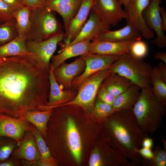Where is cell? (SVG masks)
<instances>
[{
    "label": "cell",
    "instance_id": "1",
    "mask_svg": "<svg viewBox=\"0 0 166 166\" xmlns=\"http://www.w3.org/2000/svg\"><path fill=\"white\" fill-rule=\"evenodd\" d=\"M49 75L28 55L0 58V113L19 117L45 110Z\"/></svg>",
    "mask_w": 166,
    "mask_h": 166
},
{
    "label": "cell",
    "instance_id": "2",
    "mask_svg": "<svg viewBox=\"0 0 166 166\" xmlns=\"http://www.w3.org/2000/svg\"><path fill=\"white\" fill-rule=\"evenodd\" d=\"M104 121L113 148L133 166H140L141 158L137 151L145 134L140 128L132 109L115 111Z\"/></svg>",
    "mask_w": 166,
    "mask_h": 166
},
{
    "label": "cell",
    "instance_id": "3",
    "mask_svg": "<svg viewBox=\"0 0 166 166\" xmlns=\"http://www.w3.org/2000/svg\"><path fill=\"white\" fill-rule=\"evenodd\" d=\"M132 111L140 128L145 135L157 130L166 113V106L158 99L151 86L141 89Z\"/></svg>",
    "mask_w": 166,
    "mask_h": 166
},
{
    "label": "cell",
    "instance_id": "4",
    "mask_svg": "<svg viewBox=\"0 0 166 166\" xmlns=\"http://www.w3.org/2000/svg\"><path fill=\"white\" fill-rule=\"evenodd\" d=\"M152 67L143 59L136 58L129 52L120 56L109 66L111 73L121 75L141 89L151 86Z\"/></svg>",
    "mask_w": 166,
    "mask_h": 166
},
{
    "label": "cell",
    "instance_id": "5",
    "mask_svg": "<svg viewBox=\"0 0 166 166\" xmlns=\"http://www.w3.org/2000/svg\"><path fill=\"white\" fill-rule=\"evenodd\" d=\"M53 11L45 7L32 10L30 28L26 41H42L63 32V26Z\"/></svg>",
    "mask_w": 166,
    "mask_h": 166
},
{
    "label": "cell",
    "instance_id": "6",
    "mask_svg": "<svg viewBox=\"0 0 166 166\" xmlns=\"http://www.w3.org/2000/svg\"><path fill=\"white\" fill-rule=\"evenodd\" d=\"M111 73L109 67L90 76L79 85L78 92L74 99L58 107L75 105L81 107L85 111L93 112L98 90Z\"/></svg>",
    "mask_w": 166,
    "mask_h": 166
},
{
    "label": "cell",
    "instance_id": "7",
    "mask_svg": "<svg viewBox=\"0 0 166 166\" xmlns=\"http://www.w3.org/2000/svg\"><path fill=\"white\" fill-rule=\"evenodd\" d=\"M64 34L63 32L44 41L26 40L27 49L32 54L28 56L41 68L49 70L51 58L57 45L63 40Z\"/></svg>",
    "mask_w": 166,
    "mask_h": 166
},
{
    "label": "cell",
    "instance_id": "8",
    "mask_svg": "<svg viewBox=\"0 0 166 166\" xmlns=\"http://www.w3.org/2000/svg\"><path fill=\"white\" fill-rule=\"evenodd\" d=\"M111 26L103 20L98 14L92 8L89 18L77 36L71 42L66 45L60 42L61 50L76 43L89 40L92 41L96 40L101 34L110 30Z\"/></svg>",
    "mask_w": 166,
    "mask_h": 166
},
{
    "label": "cell",
    "instance_id": "9",
    "mask_svg": "<svg viewBox=\"0 0 166 166\" xmlns=\"http://www.w3.org/2000/svg\"><path fill=\"white\" fill-rule=\"evenodd\" d=\"M33 124L22 117H12L0 113V136L13 139L21 143L25 133L31 131Z\"/></svg>",
    "mask_w": 166,
    "mask_h": 166
},
{
    "label": "cell",
    "instance_id": "10",
    "mask_svg": "<svg viewBox=\"0 0 166 166\" xmlns=\"http://www.w3.org/2000/svg\"><path fill=\"white\" fill-rule=\"evenodd\" d=\"M150 0H130L124 6L127 20L135 26L140 32L142 36L147 39L154 37L153 32L147 26L143 13L149 4Z\"/></svg>",
    "mask_w": 166,
    "mask_h": 166
},
{
    "label": "cell",
    "instance_id": "11",
    "mask_svg": "<svg viewBox=\"0 0 166 166\" xmlns=\"http://www.w3.org/2000/svg\"><path fill=\"white\" fill-rule=\"evenodd\" d=\"M85 64L83 73L76 77L72 84L79 86L86 79L97 72L109 67L120 56L88 53L81 56Z\"/></svg>",
    "mask_w": 166,
    "mask_h": 166
},
{
    "label": "cell",
    "instance_id": "12",
    "mask_svg": "<svg viewBox=\"0 0 166 166\" xmlns=\"http://www.w3.org/2000/svg\"><path fill=\"white\" fill-rule=\"evenodd\" d=\"M122 5L120 0H96L92 8L106 24L115 26L123 19L127 18Z\"/></svg>",
    "mask_w": 166,
    "mask_h": 166
},
{
    "label": "cell",
    "instance_id": "13",
    "mask_svg": "<svg viewBox=\"0 0 166 166\" xmlns=\"http://www.w3.org/2000/svg\"><path fill=\"white\" fill-rule=\"evenodd\" d=\"M161 0H150L148 6L144 11L143 16L146 23L151 30L156 33V37L152 42L158 47L166 46V37L162 29L160 12Z\"/></svg>",
    "mask_w": 166,
    "mask_h": 166
},
{
    "label": "cell",
    "instance_id": "14",
    "mask_svg": "<svg viewBox=\"0 0 166 166\" xmlns=\"http://www.w3.org/2000/svg\"><path fill=\"white\" fill-rule=\"evenodd\" d=\"M96 0H82L76 15L70 21L65 31L63 41L66 45L73 41L78 34L86 23L89 13Z\"/></svg>",
    "mask_w": 166,
    "mask_h": 166
},
{
    "label": "cell",
    "instance_id": "15",
    "mask_svg": "<svg viewBox=\"0 0 166 166\" xmlns=\"http://www.w3.org/2000/svg\"><path fill=\"white\" fill-rule=\"evenodd\" d=\"M85 67V61L81 56L70 63L63 62L53 70V74L57 82L68 89L73 80L84 70Z\"/></svg>",
    "mask_w": 166,
    "mask_h": 166
},
{
    "label": "cell",
    "instance_id": "16",
    "mask_svg": "<svg viewBox=\"0 0 166 166\" xmlns=\"http://www.w3.org/2000/svg\"><path fill=\"white\" fill-rule=\"evenodd\" d=\"M82 0H46L45 7L58 13L62 18L65 31L77 12Z\"/></svg>",
    "mask_w": 166,
    "mask_h": 166
},
{
    "label": "cell",
    "instance_id": "17",
    "mask_svg": "<svg viewBox=\"0 0 166 166\" xmlns=\"http://www.w3.org/2000/svg\"><path fill=\"white\" fill-rule=\"evenodd\" d=\"M49 73L50 92L46 110L53 109L66 103L74 99L76 95L71 90H63L64 87L58 84L53 70L49 69Z\"/></svg>",
    "mask_w": 166,
    "mask_h": 166
},
{
    "label": "cell",
    "instance_id": "18",
    "mask_svg": "<svg viewBox=\"0 0 166 166\" xmlns=\"http://www.w3.org/2000/svg\"><path fill=\"white\" fill-rule=\"evenodd\" d=\"M10 156L29 161L36 160L40 158L35 138L31 131H28L25 133L21 143L13 151Z\"/></svg>",
    "mask_w": 166,
    "mask_h": 166
},
{
    "label": "cell",
    "instance_id": "19",
    "mask_svg": "<svg viewBox=\"0 0 166 166\" xmlns=\"http://www.w3.org/2000/svg\"><path fill=\"white\" fill-rule=\"evenodd\" d=\"M135 41L115 42L94 41L91 42L89 53L120 56L129 52L130 47Z\"/></svg>",
    "mask_w": 166,
    "mask_h": 166
},
{
    "label": "cell",
    "instance_id": "20",
    "mask_svg": "<svg viewBox=\"0 0 166 166\" xmlns=\"http://www.w3.org/2000/svg\"><path fill=\"white\" fill-rule=\"evenodd\" d=\"M91 42L89 40H84L59 50L58 54L52 57L49 69L53 70L69 58L89 53Z\"/></svg>",
    "mask_w": 166,
    "mask_h": 166
},
{
    "label": "cell",
    "instance_id": "21",
    "mask_svg": "<svg viewBox=\"0 0 166 166\" xmlns=\"http://www.w3.org/2000/svg\"><path fill=\"white\" fill-rule=\"evenodd\" d=\"M142 37L139 30L127 21V25L124 27L114 31L107 30L101 34L94 41L124 42L140 40Z\"/></svg>",
    "mask_w": 166,
    "mask_h": 166
},
{
    "label": "cell",
    "instance_id": "22",
    "mask_svg": "<svg viewBox=\"0 0 166 166\" xmlns=\"http://www.w3.org/2000/svg\"><path fill=\"white\" fill-rule=\"evenodd\" d=\"M141 89L132 84L125 91L115 97L112 105L114 111L132 109L139 98Z\"/></svg>",
    "mask_w": 166,
    "mask_h": 166
},
{
    "label": "cell",
    "instance_id": "23",
    "mask_svg": "<svg viewBox=\"0 0 166 166\" xmlns=\"http://www.w3.org/2000/svg\"><path fill=\"white\" fill-rule=\"evenodd\" d=\"M66 138L69 148L76 162L80 163L81 160L82 143L81 137L76 124L71 117L67 123Z\"/></svg>",
    "mask_w": 166,
    "mask_h": 166
},
{
    "label": "cell",
    "instance_id": "24",
    "mask_svg": "<svg viewBox=\"0 0 166 166\" xmlns=\"http://www.w3.org/2000/svg\"><path fill=\"white\" fill-rule=\"evenodd\" d=\"M26 41V36L18 35L12 40L0 45V58L32 55L27 49Z\"/></svg>",
    "mask_w": 166,
    "mask_h": 166
},
{
    "label": "cell",
    "instance_id": "25",
    "mask_svg": "<svg viewBox=\"0 0 166 166\" xmlns=\"http://www.w3.org/2000/svg\"><path fill=\"white\" fill-rule=\"evenodd\" d=\"M132 84L130 81L124 77L111 73L101 85L115 97L126 90Z\"/></svg>",
    "mask_w": 166,
    "mask_h": 166
},
{
    "label": "cell",
    "instance_id": "26",
    "mask_svg": "<svg viewBox=\"0 0 166 166\" xmlns=\"http://www.w3.org/2000/svg\"><path fill=\"white\" fill-rule=\"evenodd\" d=\"M53 109L43 111H27L25 113L22 117L34 125L43 138H45L48 123Z\"/></svg>",
    "mask_w": 166,
    "mask_h": 166
},
{
    "label": "cell",
    "instance_id": "27",
    "mask_svg": "<svg viewBox=\"0 0 166 166\" xmlns=\"http://www.w3.org/2000/svg\"><path fill=\"white\" fill-rule=\"evenodd\" d=\"M31 12L32 9L26 6H21L14 10L13 17L16 22L18 35L26 36L31 24Z\"/></svg>",
    "mask_w": 166,
    "mask_h": 166
},
{
    "label": "cell",
    "instance_id": "28",
    "mask_svg": "<svg viewBox=\"0 0 166 166\" xmlns=\"http://www.w3.org/2000/svg\"><path fill=\"white\" fill-rule=\"evenodd\" d=\"M151 86L160 101L166 106V81L161 76L157 66L153 67L151 73Z\"/></svg>",
    "mask_w": 166,
    "mask_h": 166
},
{
    "label": "cell",
    "instance_id": "29",
    "mask_svg": "<svg viewBox=\"0 0 166 166\" xmlns=\"http://www.w3.org/2000/svg\"><path fill=\"white\" fill-rule=\"evenodd\" d=\"M18 35L14 18L0 24V45L12 40Z\"/></svg>",
    "mask_w": 166,
    "mask_h": 166
},
{
    "label": "cell",
    "instance_id": "30",
    "mask_svg": "<svg viewBox=\"0 0 166 166\" xmlns=\"http://www.w3.org/2000/svg\"><path fill=\"white\" fill-rule=\"evenodd\" d=\"M166 150V148L163 149L159 145H157L153 152L152 158L150 159H141V165L142 166H165Z\"/></svg>",
    "mask_w": 166,
    "mask_h": 166
},
{
    "label": "cell",
    "instance_id": "31",
    "mask_svg": "<svg viewBox=\"0 0 166 166\" xmlns=\"http://www.w3.org/2000/svg\"><path fill=\"white\" fill-rule=\"evenodd\" d=\"M31 131L35 138L41 155L40 158L44 161L52 160L55 159L52 155L43 136L33 125Z\"/></svg>",
    "mask_w": 166,
    "mask_h": 166
},
{
    "label": "cell",
    "instance_id": "32",
    "mask_svg": "<svg viewBox=\"0 0 166 166\" xmlns=\"http://www.w3.org/2000/svg\"><path fill=\"white\" fill-rule=\"evenodd\" d=\"M18 146V143L15 140L6 137L0 136V163L8 158Z\"/></svg>",
    "mask_w": 166,
    "mask_h": 166
},
{
    "label": "cell",
    "instance_id": "33",
    "mask_svg": "<svg viewBox=\"0 0 166 166\" xmlns=\"http://www.w3.org/2000/svg\"><path fill=\"white\" fill-rule=\"evenodd\" d=\"M95 101L93 112L99 119L103 121L115 112L112 105L103 102L97 97Z\"/></svg>",
    "mask_w": 166,
    "mask_h": 166
},
{
    "label": "cell",
    "instance_id": "34",
    "mask_svg": "<svg viewBox=\"0 0 166 166\" xmlns=\"http://www.w3.org/2000/svg\"><path fill=\"white\" fill-rule=\"evenodd\" d=\"M148 52L147 44L141 40L134 41L131 45L129 50V53L132 56L142 59L147 56Z\"/></svg>",
    "mask_w": 166,
    "mask_h": 166
},
{
    "label": "cell",
    "instance_id": "35",
    "mask_svg": "<svg viewBox=\"0 0 166 166\" xmlns=\"http://www.w3.org/2000/svg\"><path fill=\"white\" fill-rule=\"evenodd\" d=\"M14 10L10 6L0 0V24L13 19Z\"/></svg>",
    "mask_w": 166,
    "mask_h": 166
},
{
    "label": "cell",
    "instance_id": "36",
    "mask_svg": "<svg viewBox=\"0 0 166 166\" xmlns=\"http://www.w3.org/2000/svg\"><path fill=\"white\" fill-rule=\"evenodd\" d=\"M97 97L103 102L111 105L115 98L101 85L98 91Z\"/></svg>",
    "mask_w": 166,
    "mask_h": 166
},
{
    "label": "cell",
    "instance_id": "37",
    "mask_svg": "<svg viewBox=\"0 0 166 166\" xmlns=\"http://www.w3.org/2000/svg\"><path fill=\"white\" fill-rule=\"evenodd\" d=\"M25 5L32 10L45 7L46 0H22Z\"/></svg>",
    "mask_w": 166,
    "mask_h": 166
},
{
    "label": "cell",
    "instance_id": "38",
    "mask_svg": "<svg viewBox=\"0 0 166 166\" xmlns=\"http://www.w3.org/2000/svg\"><path fill=\"white\" fill-rule=\"evenodd\" d=\"M90 166H102L99 154L96 147L93 150L89 161Z\"/></svg>",
    "mask_w": 166,
    "mask_h": 166
},
{
    "label": "cell",
    "instance_id": "39",
    "mask_svg": "<svg viewBox=\"0 0 166 166\" xmlns=\"http://www.w3.org/2000/svg\"><path fill=\"white\" fill-rule=\"evenodd\" d=\"M21 160L10 156L8 158L0 163V166H20Z\"/></svg>",
    "mask_w": 166,
    "mask_h": 166
},
{
    "label": "cell",
    "instance_id": "40",
    "mask_svg": "<svg viewBox=\"0 0 166 166\" xmlns=\"http://www.w3.org/2000/svg\"><path fill=\"white\" fill-rule=\"evenodd\" d=\"M141 158L145 159H150L153 156V152L151 148H139L137 151Z\"/></svg>",
    "mask_w": 166,
    "mask_h": 166
},
{
    "label": "cell",
    "instance_id": "41",
    "mask_svg": "<svg viewBox=\"0 0 166 166\" xmlns=\"http://www.w3.org/2000/svg\"><path fill=\"white\" fill-rule=\"evenodd\" d=\"M12 7L15 10L18 8L26 6L22 0H2Z\"/></svg>",
    "mask_w": 166,
    "mask_h": 166
},
{
    "label": "cell",
    "instance_id": "42",
    "mask_svg": "<svg viewBox=\"0 0 166 166\" xmlns=\"http://www.w3.org/2000/svg\"><path fill=\"white\" fill-rule=\"evenodd\" d=\"M160 12L161 18L162 27L164 31L166 30V11L164 7L160 6Z\"/></svg>",
    "mask_w": 166,
    "mask_h": 166
},
{
    "label": "cell",
    "instance_id": "43",
    "mask_svg": "<svg viewBox=\"0 0 166 166\" xmlns=\"http://www.w3.org/2000/svg\"><path fill=\"white\" fill-rule=\"evenodd\" d=\"M153 145V140L152 138L145 136L143 138L141 146L142 147L151 148Z\"/></svg>",
    "mask_w": 166,
    "mask_h": 166
},
{
    "label": "cell",
    "instance_id": "44",
    "mask_svg": "<svg viewBox=\"0 0 166 166\" xmlns=\"http://www.w3.org/2000/svg\"><path fill=\"white\" fill-rule=\"evenodd\" d=\"M157 67L161 76L166 81V64L163 62L159 63Z\"/></svg>",
    "mask_w": 166,
    "mask_h": 166
},
{
    "label": "cell",
    "instance_id": "45",
    "mask_svg": "<svg viewBox=\"0 0 166 166\" xmlns=\"http://www.w3.org/2000/svg\"><path fill=\"white\" fill-rule=\"evenodd\" d=\"M155 58L160 60L166 64V53L164 52H156L154 55Z\"/></svg>",
    "mask_w": 166,
    "mask_h": 166
},
{
    "label": "cell",
    "instance_id": "46",
    "mask_svg": "<svg viewBox=\"0 0 166 166\" xmlns=\"http://www.w3.org/2000/svg\"><path fill=\"white\" fill-rule=\"evenodd\" d=\"M122 3L123 5L125 6L130 0H120Z\"/></svg>",
    "mask_w": 166,
    "mask_h": 166
}]
</instances>
